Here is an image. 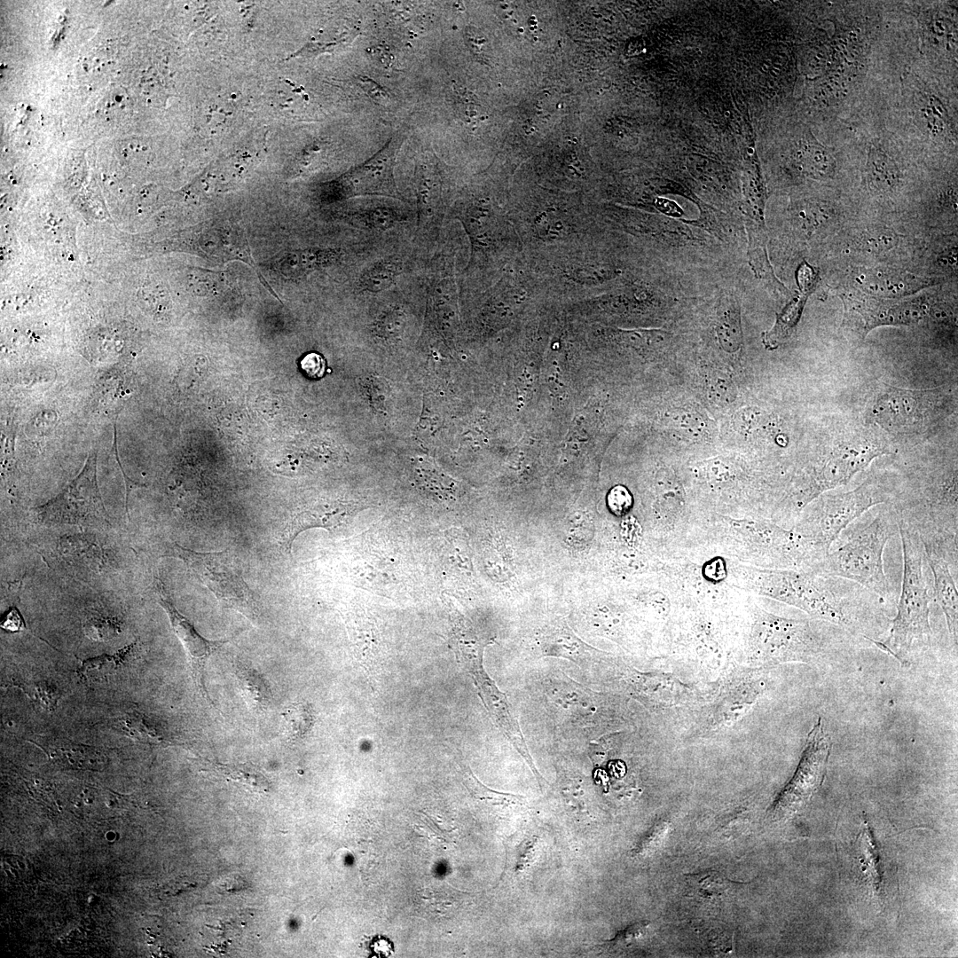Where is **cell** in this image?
<instances>
[{"label": "cell", "instance_id": "19", "mask_svg": "<svg viewBox=\"0 0 958 958\" xmlns=\"http://www.w3.org/2000/svg\"><path fill=\"white\" fill-rule=\"evenodd\" d=\"M353 511L352 506L342 504L302 509L288 520L283 530L281 546L287 553L290 554L293 542L301 532L311 528H323L328 530L339 529L347 523Z\"/></svg>", "mask_w": 958, "mask_h": 958}, {"label": "cell", "instance_id": "21", "mask_svg": "<svg viewBox=\"0 0 958 958\" xmlns=\"http://www.w3.org/2000/svg\"><path fill=\"white\" fill-rule=\"evenodd\" d=\"M404 270V260L398 255H389L377 259L360 273L357 279L358 290L367 294L389 290L396 285Z\"/></svg>", "mask_w": 958, "mask_h": 958}, {"label": "cell", "instance_id": "31", "mask_svg": "<svg viewBox=\"0 0 958 958\" xmlns=\"http://www.w3.org/2000/svg\"><path fill=\"white\" fill-rule=\"evenodd\" d=\"M802 164L805 172L817 179H828L834 176L836 161L832 155L819 144H808L801 152Z\"/></svg>", "mask_w": 958, "mask_h": 958}, {"label": "cell", "instance_id": "12", "mask_svg": "<svg viewBox=\"0 0 958 958\" xmlns=\"http://www.w3.org/2000/svg\"><path fill=\"white\" fill-rule=\"evenodd\" d=\"M619 673L622 688L648 708L657 711L683 710L708 701L677 676L662 671L642 672L633 667H613Z\"/></svg>", "mask_w": 958, "mask_h": 958}, {"label": "cell", "instance_id": "32", "mask_svg": "<svg viewBox=\"0 0 958 958\" xmlns=\"http://www.w3.org/2000/svg\"><path fill=\"white\" fill-rule=\"evenodd\" d=\"M406 313L397 304L387 306L373 324V334L384 341H395L403 334Z\"/></svg>", "mask_w": 958, "mask_h": 958}, {"label": "cell", "instance_id": "17", "mask_svg": "<svg viewBox=\"0 0 958 958\" xmlns=\"http://www.w3.org/2000/svg\"><path fill=\"white\" fill-rule=\"evenodd\" d=\"M854 282L862 292L883 299L910 295L934 284L933 279L892 268L861 270Z\"/></svg>", "mask_w": 958, "mask_h": 958}, {"label": "cell", "instance_id": "22", "mask_svg": "<svg viewBox=\"0 0 958 958\" xmlns=\"http://www.w3.org/2000/svg\"><path fill=\"white\" fill-rule=\"evenodd\" d=\"M414 217L410 216V214L401 207L377 203L357 209L352 214L351 219L354 224L366 231L381 232L394 230Z\"/></svg>", "mask_w": 958, "mask_h": 958}, {"label": "cell", "instance_id": "5", "mask_svg": "<svg viewBox=\"0 0 958 958\" xmlns=\"http://www.w3.org/2000/svg\"><path fill=\"white\" fill-rule=\"evenodd\" d=\"M821 620H793L758 611L752 626L748 664L771 668L789 663L819 660L830 645Z\"/></svg>", "mask_w": 958, "mask_h": 958}, {"label": "cell", "instance_id": "33", "mask_svg": "<svg viewBox=\"0 0 958 958\" xmlns=\"http://www.w3.org/2000/svg\"><path fill=\"white\" fill-rule=\"evenodd\" d=\"M860 852L864 856V870L868 880L869 881L872 888L877 890L880 885V875L877 864V855H876L875 845L871 840L870 831L868 827H865L863 833H861Z\"/></svg>", "mask_w": 958, "mask_h": 958}, {"label": "cell", "instance_id": "35", "mask_svg": "<svg viewBox=\"0 0 958 958\" xmlns=\"http://www.w3.org/2000/svg\"><path fill=\"white\" fill-rule=\"evenodd\" d=\"M356 83L363 90V91L374 102L381 106L389 105L391 102L390 93L381 86L379 82L374 81L366 75H357L356 77Z\"/></svg>", "mask_w": 958, "mask_h": 958}, {"label": "cell", "instance_id": "15", "mask_svg": "<svg viewBox=\"0 0 958 958\" xmlns=\"http://www.w3.org/2000/svg\"><path fill=\"white\" fill-rule=\"evenodd\" d=\"M156 593L159 604L168 615L170 625L188 656L192 678L200 694L207 703L213 705L205 686V667L211 655L233 637L217 640L203 637L191 621L173 605L161 583H157Z\"/></svg>", "mask_w": 958, "mask_h": 958}, {"label": "cell", "instance_id": "6", "mask_svg": "<svg viewBox=\"0 0 958 958\" xmlns=\"http://www.w3.org/2000/svg\"><path fill=\"white\" fill-rule=\"evenodd\" d=\"M170 555L182 560L225 609L240 613L258 625L262 608L246 582L240 561L230 549L198 552L177 543L169 546Z\"/></svg>", "mask_w": 958, "mask_h": 958}, {"label": "cell", "instance_id": "1", "mask_svg": "<svg viewBox=\"0 0 958 958\" xmlns=\"http://www.w3.org/2000/svg\"><path fill=\"white\" fill-rule=\"evenodd\" d=\"M899 534L903 555V573L897 615L891 621L886 639L873 642L906 665L912 653L931 644V595L929 591L930 568L920 537L900 521Z\"/></svg>", "mask_w": 958, "mask_h": 958}, {"label": "cell", "instance_id": "41", "mask_svg": "<svg viewBox=\"0 0 958 958\" xmlns=\"http://www.w3.org/2000/svg\"><path fill=\"white\" fill-rule=\"evenodd\" d=\"M367 53L380 65L389 68L395 62V56L385 45H376L367 49Z\"/></svg>", "mask_w": 958, "mask_h": 958}, {"label": "cell", "instance_id": "43", "mask_svg": "<svg viewBox=\"0 0 958 958\" xmlns=\"http://www.w3.org/2000/svg\"><path fill=\"white\" fill-rule=\"evenodd\" d=\"M371 948L377 956H388L393 952V946L390 941L381 938L380 939L374 938Z\"/></svg>", "mask_w": 958, "mask_h": 958}, {"label": "cell", "instance_id": "24", "mask_svg": "<svg viewBox=\"0 0 958 958\" xmlns=\"http://www.w3.org/2000/svg\"><path fill=\"white\" fill-rule=\"evenodd\" d=\"M812 292V290L800 288V294L794 297L780 314H777L773 326L762 334V342L766 349H776L790 336L799 321L807 297Z\"/></svg>", "mask_w": 958, "mask_h": 958}, {"label": "cell", "instance_id": "23", "mask_svg": "<svg viewBox=\"0 0 958 958\" xmlns=\"http://www.w3.org/2000/svg\"><path fill=\"white\" fill-rule=\"evenodd\" d=\"M209 771L216 777L235 783L252 793L267 795L271 789L268 777L259 767L251 763L209 762Z\"/></svg>", "mask_w": 958, "mask_h": 958}, {"label": "cell", "instance_id": "18", "mask_svg": "<svg viewBox=\"0 0 958 958\" xmlns=\"http://www.w3.org/2000/svg\"><path fill=\"white\" fill-rule=\"evenodd\" d=\"M927 562L932 575L933 593L946 620L954 646H957L958 594L954 578V570L948 561L931 549H925ZM955 574H957L955 572Z\"/></svg>", "mask_w": 958, "mask_h": 958}, {"label": "cell", "instance_id": "44", "mask_svg": "<svg viewBox=\"0 0 958 958\" xmlns=\"http://www.w3.org/2000/svg\"><path fill=\"white\" fill-rule=\"evenodd\" d=\"M534 844L535 841L532 839L525 844V847L522 852V856L521 857V860L517 863V868H519V870H523V868L530 863V860H531L535 851Z\"/></svg>", "mask_w": 958, "mask_h": 958}, {"label": "cell", "instance_id": "26", "mask_svg": "<svg viewBox=\"0 0 958 958\" xmlns=\"http://www.w3.org/2000/svg\"><path fill=\"white\" fill-rule=\"evenodd\" d=\"M686 882L689 896L710 903L724 899L734 885L732 881L716 871L687 875Z\"/></svg>", "mask_w": 958, "mask_h": 958}, {"label": "cell", "instance_id": "40", "mask_svg": "<svg viewBox=\"0 0 958 958\" xmlns=\"http://www.w3.org/2000/svg\"><path fill=\"white\" fill-rule=\"evenodd\" d=\"M302 370L312 378L321 377L325 372L324 358L317 353L306 355L301 363Z\"/></svg>", "mask_w": 958, "mask_h": 958}, {"label": "cell", "instance_id": "27", "mask_svg": "<svg viewBox=\"0 0 958 958\" xmlns=\"http://www.w3.org/2000/svg\"><path fill=\"white\" fill-rule=\"evenodd\" d=\"M867 172L870 185L877 191L888 192L899 182V171L893 160L883 150L872 148L868 153Z\"/></svg>", "mask_w": 958, "mask_h": 958}, {"label": "cell", "instance_id": "3", "mask_svg": "<svg viewBox=\"0 0 958 958\" xmlns=\"http://www.w3.org/2000/svg\"><path fill=\"white\" fill-rule=\"evenodd\" d=\"M899 533V519L892 506L867 524L853 531L835 550H829L813 572L851 580L878 596L890 600L892 590L884 572L883 551L887 542Z\"/></svg>", "mask_w": 958, "mask_h": 958}, {"label": "cell", "instance_id": "16", "mask_svg": "<svg viewBox=\"0 0 958 958\" xmlns=\"http://www.w3.org/2000/svg\"><path fill=\"white\" fill-rule=\"evenodd\" d=\"M416 232L423 237L437 233L443 219L440 172L436 163L422 161L416 166Z\"/></svg>", "mask_w": 958, "mask_h": 958}, {"label": "cell", "instance_id": "42", "mask_svg": "<svg viewBox=\"0 0 958 958\" xmlns=\"http://www.w3.org/2000/svg\"><path fill=\"white\" fill-rule=\"evenodd\" d=\"M2 627L12 632H17L24 628V622L16 609H12L8 613L2 623Z\"/></svg>", "mask_w": 958, "mask_h": 958}, {"label": "cell", "instance_id": "8", "mask_svg": "<svg viewBox=\"0 0 958 958\" xmlns=\"http://www.w3.org/2000/svg\"><path fill=\"white\" fill-rule=\"evenodd\" d=\"M764 667L735 668L723 680L713 698L696 716L697 736L731 726L758 700L766 687Z\"/></svg>", "mask_w": 958, "mask_h": 958}, {"label": "cell", "instance_id": "13", "mask_svg": "<svg viewBox=\"0 0 958 958\" xmlns=\"http://www.w3.org/2000/svg\"><path fill=\"white\" fill-rule=\"evenodd\" d=\"M831 750L829 735L825 732L822 720L809 732L805 748L797 769L774 803V813H791L797 811L821 786Z\"/></svg>", "mask_w": 958, "mask_h": 958}, {"label": "cell", "instance_id": "9", "mask_svg": "<svg viewBox=\"0 0 958 958\" xmlns=\"http://www.w3.org/2000/svg\"><path fill=\"white\" fill-rule=\"evenodd\" d=\"M41 522L82 526L109 523L97 482V452L88 456L81 473L58 496L37 508Z\"/></svg>", "mask_w": 958, "mask_h": 958}, {"label": "cell", "instance_id": "11", "mask_svg": "<svg viewBox=\"0 0 958 958\" xmlns=\"http://www.w3.org/2000/svg\"><path fill=\"white\" fill-rule=\"evenodd\" d=\"M402 142L400 135L391 137L371 158L330 183L327 196L333 200L382 196L404 200L394 177L397 155Z\"/></svg>", "mask_w": 958, "mask_h": 958}, {"label": "cell", "instance_id": "10", "mask_svg": "<svg viewBox=\"0 0 958 958\" xmlns=\"http://www.w3.org/2000/svg\"><path fill=\"white\" fill-rule=\"evenodd\" d=\"M946 396L938 389L911 390L886 386L872 408L875 421L897 433L925 428L944 412Z\"/></svg>", "mask_w": 958, "mask_h": 958}, {"label": "cell", "instance_id": "36", "mask_svg": "<svg viewBox=\"0 0 958 958\" xmlns=\"http://www.w3.org/2000/svg\"><path fill=\"white\" fill-rule=\"evenodd\" d=\"M609 505L613 512L624 514L632 506V497L628 491L621 486L615 487L609 494Z\"/></svg>", "mask_w": 958, "mask_h": 958}, {"label": "cell", "instance_id": "4", "mask_svg": "<svg viewBox=\"0 0 958 958\" xmlns=\"http://www.w3.org/2000/svg\"><path fill=\"white\" fill-rule=\"evenodd\" d=\"M894 491L872 474L849 491L823 492L813 499L797 536L814 561L825 558L839 534L855 519L878 504L891 503Z\"/></svg>", "mask_w": 958, "mask_h": 958}, {"label": "cell", "instance_id": "38", "mask_svg": "<svg viewBox=\"0 0 958 958\" xmlns=\"http://www.w3.org/2000/svg\"><path fill=\"white\" fill-rule=\"evenodd\" d=\"M86 632L90 638L104 640L115 634L116 625L109 620H96L86 625Z\"/></svg>", "mask_w": 958, "mask_h": 958}, {"label": "cell", "instance_id": "20", "mask_svg": "<svg viewBox=\"0 0 958 958\" xmlns=\"http://www.w3.org/2000/svg\"><path fill=\"white\" fill-rule=\"evenodd\" d=\"M232 677L246 704L257 713L267 711L272 704L271 689L255 668L240 661L232 662Z\"/></svg>", "mask_w": 958, "mask_h": 958}, {"label": "cell", "instance_id": "30", "mask_svg": "<svg viewBox=\"0 0 958 958\" xmlns=\"http://www.w3.org/2000/svg\"><path fill=\"white\" fill-rule=\"evenodd\" d=\"M356 35L357 32L349 29L342 30L338 33L337 30H334L331 31V35H328L327 30H323L311 37L292 57H314L326 52H333L349 43Z\"/></svg>", "mask_w": 958, "mask_h": 958}, {"label": "cell", "instance_id": "14", "mask_svg": "<svg viewBox=\"0 0 958 958\" xmlns=\"http://www.w3.org/2000/svg\"><path fill=\"white\" fill-rule=\"evenodd\" d=\"M844 302L847 312L856 313L860 318L862 336L880 326L916 323L932 313L935 309V306L923 297L899 301L850 294L844 298Z\"/></svg>", "mask_w": 958, "mask_h": 958}, {"label": "cell", "instance_id": "34", "mask_svg": "<svg viewBox=\"0 0 958 958\" xmlns=\"http://www.w3.org/2000/svg\"><path fill=\"white\" fill-rule=\"evenodd\" d=\"M899 236L890 229L874 230L866 232L860 239V245L872 252L886 251L895 247Z\"/></svg>", "mask_w": 958, "mask_h": 958}, {"label": "cell", "instance_id": "7", "mask_svg": "<svg viewBox=\"0 0 958 958\" xmlns=\"http://www.w3.org/2000/svg\"><path fill=\"white\" fill-rule=\"evenodd\" d=\"M875 440H850L821 452L808 466L797 505L804 507L820 494L846 484L871 461L887 453Z\"/></svg>", "mask_w": 958, "mask_h": 958}, {"label": "cell", "instance_id": "37", "mask_svg": "<svg viewBox=\"0 0 958 958\" xmlns=\"http://www.w3.org/2000/svg\"><path fill=\"white\" fill-rule=\"evenodd\" d=\"M465 41L470 51L478 58L485 56L487 39L484 35L474 27H467L464 31Z\"/></svg>", "mask_w": 958, "mask_h": 958}, {"label": "cell", "instance_id": "25", "mask_svg": "<svg viewBox=\"0 0 958 958\" xmlns=\"http://www.w3.org/2000/svg\"><path fill=\"white\" fill-rule=\"evenodd\" d=\"M136 644L130 645L111 656H101L84 660L78 673L86 682L106 679L125 667L137 655Z\"/></svg>", "mask_w": 958, "mask_h": 958}, {"label": "cell", "instance_id": "29", "mask_svg": "<svg viewBox=\"0 0 958 958\" xmlns=\"http://www.w3.org/2000/svg\"><path fill=\"white\" fill-rule=\"evenodd\" d=\"M286 735L291 741L302 740L311 730L314 713L310 704L296 702L289 704L282 713Z\"/></svg>", "mask_w": 958, "mask_h": 958}, {"label": "cell", "instance_id": "2", "mask_svg": "<svg viewBox=\"0 0 958 958\" xmlns=\"http://www.w3.org/2000/svg\"><path fill=\"white\" fill-rule=\"evenodd\" d=\"M762 582L767 594L798 607L813 619L847 629L858 623L856 609L880 599L851 580L813 571L773 574Z\"/></svg>", "mask_w": 958, "mask_h": 958}, {"label": "cell", "instance_id": "28", "mask_svg": "<svg viewBox=\"0 0 958 958\" xmlns=\"http://www.w3.org/2000/svg\"><path fill=\"white\" fill-rule=\"evenodd\" d=\"M461 776L464 786L471 796L480 801L490 803L493 805H523L526 798L522 796L511 793L500 792L491 789L483 785L467 766H461Z\"/></svg>", "mask_w": 958, "mask_h": 958}, {"label": "cell", "instance_id": "39", "mask_svg": "<svg viewBox=\"0 0 958 958\" xmlns=\"http://www.w3.org/2000/svg\"><path fill=\"white\" fill-rule=\"evenodd\" d=\"M647 926L648 923L646 922L637 923L630 925L623 931L619 932L616 936V938L612 939V941L610 942L611 946H617L619 945L624 946L631 944L632 941H634L633 939H637L642 935V932L645 931Z\"/></svg>", "mask_w": 958, "mask_h": 958}]
</instances>
